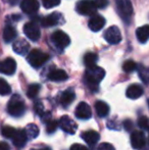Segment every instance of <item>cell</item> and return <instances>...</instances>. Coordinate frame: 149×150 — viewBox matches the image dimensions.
<instances>
[{"label": "cell", "mask_w": 149, "mask_h": 150, "mask_svg": "<svg viewBox=\"0 0 149 150\" xmlns=\"http://www.w3.org/2000/svg\"><path fill=\"white\" fill-rule=\"evenodd\" d=\"M104 76H105V71L100 67H93L90 69H86L85 73V82L90 89L96 91L97 90V86L100 82L103 80Z\"/></svg>", "instance_id": "obj_1"}, {"label": "cell", "mask_w": 149, "mask_h": 150, "mask_svg": "<svg viewBox=\"0 0 149 150\" xmlns=\"http://www.w3.org/2000/svg\"><path fill=\"white\" fill-rule=\"evenodd\" d=\"M7 111L12 117H22L26 111V106L20 95H13L7 105Z\"/></svg>", "instance_id": "obj_2"}, {"label": "cell", "mask_w": 149, "mask_h": 150, "mask_svg": "<svg viewBox=\"0 0 149 150\" xmlns=\"http://www.w3.org/2000/svg\"><path fill=\"white\" fill-rule=\"evenodd\" d=\"M48 59H49V55L45 52H42L41 50L34 49L28 54L27 56V60L28 62L32 65L33 67H40L44 64Z\"/></svg>", "instance_id": "obj_3"}, {"label": "cell", "mask_w": 149, "mask_h": 150, "mask_svg": "<svg viewBox=\"0 0 149 150\" xmlns=\"http://www.w3.org/2000/svg\"><path fill=\"white\" fill-rule=\"evenodd\" d=\"M117 6V11H119L121 18L127 23L130 22V18L133 13V7L130 0H114Z\"/></svg>", "instance_id": "obj_4"}, {"label": "cell", "mask_w": 149, "mask_h": 150, "mask_svg": "<svg viewBox=\"0 0 149 150\" xmlns=\"http://www.w3.org/2000/svg\"><path fill=\"white\" fill-rule=\"evenodd\" d=\"M76 10L78 13L82 16H95L96 8L95 4L92 0H80L76 6Z\"/></svg>", "instance_id": "obj_5"}, {"label": "cell", "mask_w": 149, "mask_h": 150, "mask_svg": "<svg viewBox=\"0 0 149 150\" xmlns=\"http://www.w3.org/2000/svg\"><path fill=\"white\" fill-rule=\"evenodd\" d=\"M51 41L56 47L58 48H64L68 47L71 43V40H70V37H68V34H66L64 31H55L53 34L51 35Z\"/></svg>", "instance_id": "obj_6"}, {"label": "cell", "mask_w": 149, "mask_h": 150, "mask_svg": "<svg viewBox=\"0 0 149 150\" xmlns=\"http://www.w3.org/2000/svg\"><path fill=\"white\" fill-rule=\"evenodd\" d=\"M24 33L25 35L28 37V39H30L31 41L36 42L40 39L41 36V32H40V28L38 26V24L34 21L30 23H27L24 26Z\"/></svg>", "instance_id": "obj_7"}, {"label": "cell", "mask_w": 149, "mask_h": 150, "mask_svg": "<svg viewBox=\"0 0 149 150\" xmlns=\"http://www.w3.org/2000/svg\"><path fill=\"white\" fill-rule=\"evenodd\" d=\"M103 37L105 39V41L109 44H119L121 41V31L117 27L112 26L107 29L103 34Z\"/></svg>", "instance_id": "obj_8"}, {"label": "cell", "mask_w": 149, "mask_h": 150, "mask_svg": "<svg viewBox=\"0 0 149 150\" xmlns=\"http://www.w3.org/2000/svg\"><path fill=\"white\" fill-rule=\"evenodd\" d=\"M61 22H64V18H62L61 14L58 13V12H53V13L49 14V16L42 18L41 21H40V24L44 28H49V27H53L58 24H61Z\"/></svg>", "instance_id": "obj_9"}, {"label": "cell", "mask_w": 149, "mask_h": 150, "mask_svg": "<svg viewBox=\"0 0 149 150\" xmlns=\"http://www.w3.org/2000/svg\"><path fill=\"white\" fill-rule=\"evenodd\" d=\"M58 126L60 127V129L62 131H64L66 133H68L71 135L75 134L78 129V125L68 115H64V117H60Z\"/></svg>", "instance_id": "obj_10"}, {"label": "cell", "mask_w": 149, "mask_h": 150, "mask_svg": "<svg viewBox=\"0 0 149 150\" xmlns=\"http://www.w3.org/2000/svg\"><path fill=\"white\" fill-rule=\"evenodd\" d=\"M131 144L134 149H142L146 144L145 135L142 131H134L131 134Z\"/></svg>", "instance_id": "obj_11"}, {"label": "cell", "mask_w": 149, "mask_h": 150, "mask_svg": "<svg viewBox=\"0 0 149 150\" xmlns=\"http://www.w3.org/2000/svg\"><path fill=\"white\" fill-rule=\"evenodd\" d=\"M16 69V62L13 58L7 57L4 60L0 61V73L4 75H13Z\"/></svg>", "instance_id": "obj_12"}, {"label": "cell", "mask_w": 149, "mask_h": 150, "mask_svg": "<svg viewBox=\"0 0 149 150\" xmlns=\"http://www.w3.org/2000/svg\"><path fill=\"white\" fill-rule=\"evenodd\" d=\"M40 4L38 0H22L20 8L27 14H34L39 10Z\"/></svg>", "instance_id": "obj_13"}, {"label": "cell", "mask_w": 149, "mask_h": 150, "mask_svg": "<svg viewBox=\"0 0 149 150\" xmlns=\"http://www.w3.org/2000/svg\"><path fill=\"white\" fill-rule=\"evenodd\" d=\"M76 117L80 120H89L92 117V111L90 106L86 102H81L76 108Z\"/></svg>", "instance_id": "obj_14"}, {"label": "cell", "mask_w": 149, "mask_h": 150, "mask_svg": "<svg viewBox=\"0 0 149 150\" xmlns=\"http://www.w3.org/2000/svg\"><path fill=\"white\" fill-rule=\"evenodd\" d=\"M89 29L93 32H98L100 31L104 26H105V18L99 14H95L93 16L89 21Z\"/></svg>", "instance_id": "obj_15"}, {"label": "cell", "mask_w": 149, "mask_h": 150, "mask_svg": "<svg viewBox=\"0 0 149 150\" xmlns=\"http://www.w3.org/2000/svg\"><path fill=\"white\" fill-rule=\"evenodd\" d=\"M12 49L16 53L20 54V55H26L28 54L29 49H30V45L29 43L24 39H18L14 41L13 45H12Z\"/></svg>", "instance_id": "obj_16"}, {"label": "cell", "mask_w": 149, "mask_h": 150, "mask_svg": "<svg viewBox=\"0 0 149 150\" xmlns=\"http://www.w3.org/2000/svg\"><path fill=\"white\" fill-rule=\"evenodd\" d=\"M143 92L144 90L141 86L138 85V84H133V85L129 86L127 92H126V95L130 99H138L143 95Z\"/></svg>", "instance_id": "obj_17"}, {"label": "cell", "mask_w": 149, "mask_h": 150, "mask_svg": "<svg viewBox=\"0 0 149 150\" xmlns=\"http://www.w3.org/2000/svg\"><path fill=\"white\" fill-rule=\"evenodd\" d=\"M12 139H13V145L18 147V148L24 147L25 145L27 144V141H28V138H27L25 130L16 131V135H14V137Z\"/></svg>", "instance_id": "obj_18"}, {"label": "cell", "mask_w": 149, "mask_h": 150, "mask_svg": "<svg viewBox=\"0 0 149 150\" xmlns=\"http://www.w3.org/2000/svg\"><path fill=\"white\" fill-rule=\"evenodd\" d=\"M136 37L140 43H146L149 40V25H144L136 31Z\"/></svg>", "instance_id": "obj_19"}, {"label": "cell", "mask_w": 149, "mask_h": 150, "mask_svg": "<svg viewBox=\"0 0 149 150\" xmlns=\"http://www.w3.org/2000/svg\"><path fill=\"white\" fill-rule=\"evenodd\" d=\"M99 134L96 131H87V132L82 134V139L85 141L86 143L90 145H93L99 141Z\"/></svg>", "instance_id": "obj_20"}, {"label": "cell", "mask_w": 149, "mask_h": 150, "mask_svg": "<svg viewBox=\"0 0 149 150\" xmlns=\"http://www.w3.org/2000/svg\"><path fill=\"white\" fill-rule=\"evenodd\" d=\"M68 78V74L64 69H54L48 75V79L53 82H62Z\"/></svg>", "instance_id": "obj_21"}, {"label": "cell", "mask_w": 149, "mask_h": 150, "mask_svg": "<svg viewBox=\"0 0 149 150\" xmlns=\"http://www.w3.org/2000/svg\"><path fill=\"white\" fill-rule=\"evenodd\" d=\"M95 110L98 117H107V115L109 113V106H108L107 103H105L104 101L98 100L95 102Z\"/></svg>", "instance_id": "obj_22"}, {"label": "cell", "mask_w": 149, "mask_h": 150, "mask_svg": "<svg viewBox=\"0 0 149 150\" xmlns=\"http://www.w3.org/2000/svg\"><path fill=\"white\" fill-rule=\"evenodd\" d=\"M16 30L13 26L11 25H7L3 30V40L5 43H9L12 42L16 38Z\"/></svg>", "instance_id": "obj_23"}, {"label": "cell", "mask_w": 149, "mask_h": 150, "mask_svg": "<svg viewBox=\"0 0 149 150\" xmlns=\"http://www.w3.org/2000/svg\"><path fill=\"white\" fill-rule=\"evenodd\" d=\"M76 98V94L72 89L66 90L60 96V103H61L62 106H68L70 105Z\"/></svg>", "instance_id": "obj_24"}, {"label": "cell", "mask_w": 149, "mask_h": 150, "mask_svg": "<svg viewBox=\"0 0 149 150\" xmlns=\"http://www.w3.org/2000/svg\"><path fill=\"white\" fill-rule=\"evenodd\" d=\"M39 128L35 124H29L25 129V133L28 139H35L39 136Z\"/></svg>", "instance_id": "obj_25"}, {"label": "cell", "mask_w": 149, "mask_h": 150, "mask_svg": "<svg viewBox=\"0 0 149 150\" xmlns=\"http://www.w3.org/2000/svg\"><path fill=\"white\" fill-rule=\"evenodd\" d=\"M98 60V57L95 53L93 52H88L86 53V55L84 56V63L87 67V69H90V67H96V62Z\"/></svg>", "instance_id": "obj_26"}, {"label": "cell", "mask_w": 149, "mask_h": 150, "mask_svg": "<svg viewBox=\"0 0 149 150\" xmlns=\"http://www.w3.org/2000/svg\"><path fill=\"white\" fill-rule=\"evenodd\" d=\"M40 88L41 87H40L39 84H31L28 87V90H27V95H28L29 98H35L39 93Z\"/></svg>", "instance_id": "obj_27"}, {"label": "cell", "mask_w": 149, "mask_h": 150, "mask_svg": "<svg viewBox=\"0 0 149 150\" xmlns=\"http://www.w3.org/2000/svg\"><path fill=\"white\" fill-rule=\"evenodd\" d=\"M139 77L141 78V80L143 81V83L149 84V67H140L139 69Z\"/></svg>", "instance_id": "obj_28"}, {"label": "cell", "mask_w": 149, "mask_h": 150, "mask_svg": "<svg viewBox=\"0 0 149 150\" xmlns=\"http://www.w3.org/2000/svg\"><path fill=\"white\" fill-rule=\"evenodd\" d=\"M11 92V88L4 79L0 78V95H8Z\"/></svg>", "instance_id": "obj_29"}, {"label": "cell", "mask_w": 149, "mask_h": 150, "mask_svg": "<svg viewBox=\"0 0 149 150\" xmlns=\"http://www.w3.org/2000/svg\"><path fill=\"white\" fill-rule=\"evenodd\" d=\"M1 133L5 138H13L16 133V130L12 128V127H3L1 130Z\"/></svg>", "instance_id": "obj_30"}, {"label": "cell", "mask_w": 149, "mask_h": 150, "mask_svg": "<svg viewBox=\"0 0 149 150\" xmlns=\"http://www.w3.org/2000/svg\"><path fill=\"white\" fill-rule=\"evenodd\" d=\"M137 69V64L133 60H127L123 65V69L126 73H132Z\"/></svg>", "instance_id": "obj_31"}, {"label": "cell", "mask_w": 149, "mask_h": 150, "mask_svg": "<svg viewBox=\"0 0 149 150\" xmlns=\"http://www.w3.org/2000/svg\"><path fill=\"white\" fill-rule=\"evenodd\" d=\"M138 126H139L142 130L149 131V120H148V117H144V115L140 117L139 119H138Z\"/></svg>", "instance_id": "obj_32"}, {"label": "cell", "mask_w": 149, "mask_h": 150, "mask_svg": "<svg viewBox=\"0 0 149 150\" xmlns=\"http://www.w3.org/2000/svg\"><path fill=\"white\" fill-rule=\"evenodd\" d=\"M58 127V122H56V120H50L49 122H47V125H46V132L47 133H53L56 131V129H57Z\"/></svg>", "instance_id": "obj_33"}, {"label": "cell", "mask_w": 149, "mask_h": 150, "mask_svg": "<svg viewBox=\"0 0 149 150\" xmlns=\"http://www.w3.org/2000/svg\"><path fill=\"white\" fill-rule=\"evenodd\" d=\"M42 3H43L44 7L49 9V8L57 6L60 3V0H42Z\"/></svg>", "instance_id": "obj_34"}, {"label": "cell", "mask_w": 149, "mask_h": 150, "mask_svg": "<svg viewBox=\"0 0 149 150\" xmlns=\"http://www.w3.org/2000/svg\"><path fill=\"white\" fill-rule=\"evenodd\" d=\"M93 2L95 4L96 8H100V9H103L109 4L108 0H93Z\"/></svg>", "instance_id": "obj_35"}, {"label": "cell", "mask_w": 149, "mask_h": 150, "mask_svg": "<svg viewBox=\"0 0 149 150\" xmlns=\"http://www.w3.org/2000/svg\"><path fill=\"white\" fill-rule=\"evenodd\" d=\"M34 110L35 112L38 113L40 115H44V109H43V104L41 102H36L34 104Z\"/></svg>", "instance_id": "obj_36"}, {"label": "cell", "mask_w": 149, "mask_h": 150, "mask_svg": "<svg viewBox=\"0 0 149 150\" xmlns=\"http://www.w3.org/2000/svg\"><path fill=\"white\" fill-rule=\"evenodd\" d=\"M97 150H115V149L112 144H109V143H101V144L98 146Z\"/></svg>", "instance_id": "obj_37"}, {"label": "cell", "mask_w": 149, "mask_h": 150, "mask_svg": "<svg viewBox=\"0 0 149 150\" xmlns=\"http://www.w3.org/2000/svg\"><path fill=\"white\" fill-rule=\"evenodd\" d=\"M123 125H124V128H125L128 132H131L132 129H133V122H132L131 120H126Z\"/></svg>", "instance_id": "obj_38"}, {"label": "cell", "mask_w": 149, "mask_h": 150, "mask_svg": "<svg viewBox=\"0 0 149 150\" xmlns=\"http://www.w3.org/2000/svg\"><path fill=\"white\" fill-rule=\"evenodd\" d=\"M117 122H115V120H109V122H107V127L109 129H112V130H119V128L117 126Z\"/></svg>", "instance_id": "obj_39"}, {"label": "cell", "mask_w": 149, "mask_h": 150, "mask_svg": "<svg viewBox=\"0 0 149 150\" xmlns=\"http://www.w3.org/2000/svg\"><path fill=\"white\" fill-rule=\"evenodd\" d=\"M71 150H88V149L81 144H74L71 147Z\"/></svg>", "instance_id": "obj_40"}, {"label": "cell", "mask_w": 149, "mask_h": 150, "mask_svg": "<svg viewBox=\"0 0 149 150\" xmlns=\"http://www.w3.org/2000/svg\"><path fill=\"white\" fill-rule=\"evenodd\" d=\"M0 150H10L9 146L7 143L5 142H0Z\"/></svg>", "instance_id": "obj_41"}, {"label": "cell", "mask_w": 149, "mask_h": 150, "mask_svg": "<svg viewBox=\"0 0 149 150\" xmlns=\"http://www.w3.org/2000/svg\"><path fill=\"white\" fill-rule=\"evenodd\" d=\"M4 1H5L6 3H8V4H11V5H14V4L18 3V0H4Z\"/></svg>", "instance_id": "obj_42"}, {"label": "cell", "mask_w": 149, "mask_h": 150, "mask_svg": "<svg viewBox=\"0 0 149 150\" xmlns=\"http://www.w3.org/2000/svg\"><path fill=\"white\" fill-rule=\"evenodd\" d=\"M32 150H36V149H32ZM39 150H50L49 148H43V149H39Z\"/></svg>", "instance_id": "obj_43"}, {"label": "cell", "mask_w": 149, "mask_h": 150, "mask_svg": "<svg viewBox=\"0 0 149 150\" xmlns=\"http://www.w3.org/2000/svg\"><path fill=\"white\" fill-rule=\"evenodd\" d=\"M148 142H149V138H148Z\"/></svg>", "instance_id": "obj_44"}]
</instances>
